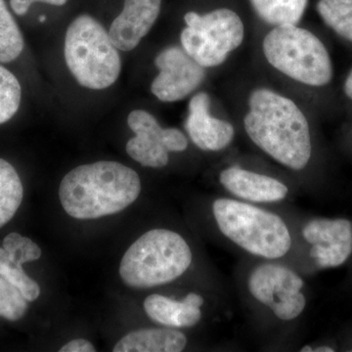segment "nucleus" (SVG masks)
Returning a JSON list of instances; mask_svg holds the SVG:
<instances>
[{
    "label": "nucleus",
    "instance_id": "f257e3e1",
    "mask_svg": "<svg viewBox=\"0 0 352 352\" xmlns=\"http://www.w3.org/2000/svg\"><path fill=\"white\" fill-rule=\"evenodd\" d=\"M244 126L258 148L278 163L302 170L309 163L312 144L309 124L291 99L266 88L254 90Z\"/></svg>",
    "mask_w": 352,
    "mask_h": 352
},
{
    "label": "nucleus",
    "instance_id": "f03ea898",
    "mask_svg": "<svg viewBox=\"0 0 352 352\" xmlns=\"http://www.w3.org/2000/svg\"><path fill=\"white\" fill-rule=\"evenodd\" d=\"M141 192L135 170L113 161L82 164L62 179L59 198L65 212L76 219H96L122 212Z\"/></svg>",
    "mask_w": 352,
    "mask_h": 352
},
{
    "label": "nucleus",
    "instance_id": "7ed1b4c3",
    "mask_svg": "<svg viewBox=\"0 0 352 352\" xmlns=\"http://www.w3.org/2000/svg\"><path fill=\"white\" fill-rule=\"evenodd\" d=\"M192 259L191 249L182 235L168 229H153L127 250L120 261V275L131 288H153L182 276Z\"/></svg>",
    "mask_w": 352,
    "mask_h": 352
},
{
    "label": "nucleus",
    "instance_id": "20e7f679",
    "mask_svg": "<svg viewBox=\"0 0 352 352\" xmlns=\"http://www.w3.org/2000/svg\"><path fill=\"white\" fill-rule=\"evenodd\" d=\"M212 212L220 232L249 254L274 261L291 250L288 226L276 214L227 198L215 200Z\"/></svg>",
    "mask_w": 352,
    "mask_h": 352
},
{
    "label": "nucleus",
    "instance_id": "39448f33",
    "mask_svg": "<svg viewBox=\"0 0 352 352\" xmlns=\"http://www.w3.org/2000/svg\"><path fill=\"white\" fill-rule=\"evenodd\" d=\"M64 53L67 66L83 87L105 89L119 78V51L105 28L91 16L83 14L69 24Z\"/></svg>",
    "mask_w": 352,
    "mask_h": 352
},
{
    "label": "nucleus",
    "instance_id": "423d86ee",
    "mask_svg": "<svg viewBox=\"0 0 352 352\" xmlns=\"http://www.w3.org/2000/svg\"><path fill=\"white\" fill-rule=\"evenodd\" d=\"M266 60L282 74L310 87H324L333 78L327 48L311 32L296 25L275 27L263 41Z\"/></svg>",
    "mask_w": 352,
    "mask_h": 352
},
{
    "label": "nucleus",
    "instance_id": "0eeeda50",
    "mask_svg": "<svg viewBox=\"0 0 352 352\" xmlns=\"http://www.w3.org/2000/svg\"><path fill=\"white\" fill-rule=\"evenodd\" d=\"M184 20L187 27L180 36L182 48L204 68L223 63L244 39V24L230 9H217L205 15L191 11Z\"/></svg>",
    "mask_w": 352,
    "mask_h": 352
},
{
    "label": "nucleus",
    "instance_id": "6e6552de",
    "mask_svg": "<svg viewBox=\"0 0 352 352\" xmlns=\"http://www.w3.org/2000/svg\"><path fill=\"white\" fill-rule=\"evenodd\" d=\"M302 278L287 266L263 263L254 268L248 279V289L254 300L270 308L280 320L300 317L307 307L302 293Z\"/></svg>",
    "mask_w": 352,
    "mask_h": 352
},
{
    "label": "nucleus",
    "instance_id": "1a4fd4ad",
    "mask_svg": "<svg viewBox=\"0 0 352 352\" xmlns=\"http://www.w3.org/2000/svg\"><path fill=\"white\" fill-rule=\"evenodd\" d=\"M155 64L160 74L152 82L151 91L163 102L186 98L205 80V68L178 46L162 50Z\"/></svg>",
    "mask_w": 352,
    "mask_h": 352
},
{
    "label": "nucleus",
    "instance_id": "9d476101",
    "mask_svg": "<svg viewBox=\"0 0 352 352\" xmlns=\"http://www.w3.org/2000/svg\"><path fill=\"white\" fill-rule=\"evenodd\" d=\"M302 236L311 245L310 256L319 267H338L352 254V223L346 219L310 220Z\"/></svg>",
    "mask_w": 352,
    "mask_h": 352
},
{
    "label": "nucleus",
    "instance_id": "9b49d317",
    "mask_svg": "<svg viewBox=\"0 0 352 352\" xmlns=\"http://www.w3.org/2000/svg\"><path fill=\"white\" fill-rule=\"evenodd\" d=\"M127 124L135 136L126 144V153L134 161L149 168H164L168 164V151L164 146V129L152 113L132 111Z\"/></svg>",
    "mask_w": 352,
    "mask_h": 352
},
{
    "label": "nucleus",
    "instance_id": "f8f14e48",
    "mask_svg": "<svg viewBox=\"0 0 352 352\" xmlns=\"http://www.w3.org/2000/svg\"><path fill=\"white\" fill-rule=\"evenodd\" d=\"M210 96L206 92L192 97L185 126L197 147L217 152L232 142L235 131L232 124L210 115Z\"/></svg>",
    "mask_w": 352,
    "mask_h": 352
},
{
    "label": "nucleus",
    "instance_id": "ddd939ff",
    "mask_svg": "<svg viewBox=\"0 0 352 352\" xmlns=\"http://www.w3.org/2000/svg\"><path fill=\"white\" fill-rule=\"evenodd\" d=\"M161 6L162 0H124L122 12L113 20L109 31L116 47L134 50L156 23Z\"/></svg>",
    "mask_w": 352,
    "mask_h": 352
},
{
    "label": "nucleus",
    "instance_id": "4468645a",
    "mask_svg": "<svg viewBox=\"0 0 352 352\" xmlns=\"http://www.w3.org/2000/svg\"><path fill=\"white\" fill-rule=\"evenodd\" d=\"M219 182L234 196L252 203H276L289 194L288 187L276 178L238 166L222 170Z\"/></svg>",
    "mask_w": 352,
    "mask_h": 352
},
{
    "label": "nucleus",
    "instance_id": "2eb2a0df",
    "mask_svg": "<svg viewBox=\"0 0 352 352\" xmlns=\"http://www.w3.org/2000/svg\"><path fill=\"white\" fill-rule=\"evenodd\" d=\"M204 302L203 296L196 293H190L182 302L155 294L146 298L144 309L152 320L166 327L188 328L200 322Z\"/></svg>",
    "mask_w": 352,
    "mask_h": 352
},
{
    "label": "nucleus",
    "instance_id": "dca6fc26",
    "mask_svg": "<svg viewBox=\"0 0 352 352\" xmlns=\"http://www.w3.org/2000/svg\"><path fill=\"white\" fill-rule=\"evenodd\" d=\"M187 338L170 328L141 329L127 333L113 347V352H179Z\"/></svg>",
    "mask_w": 352,
    "mask_h": 352
},
{
    "label": "nucleus",
    "instance_id": "f3484780",
    "mask_svg": "<svg viewBox=\"0 0 352 352\" xmlns=\"http://www.w3.org/2000/svg\"><path fill=\"white\" fill-rule=\"evenodd\" d=\"M259 18L267 24L296 25L302 19L308 0H250Z\"/></svg>",
    "mask_w": 352,
    "mask_h": 352
},
{
    "label": "nucleus",
    "instance_id": "a211bd4d",
    "mask_svg": "<svg viewBox=\"0 0 352 352\" xmlns=\"http://www.w3.org/2000/svg\"><path fill=\"white\" fill-rule=\"evenodd\" d=\"M24 197V188L15 168L0 159V228L17 212Z\"/></svg>",
    "mask_w": 352,
    "mask_h": 352
},
{
    "label": "nucleus",
    "instance_id": "6ab92c4d",
    "mask_svg": "<svg viewBox=\"0 0 352 352\" xmlns=\"http://www.w3.org/2000/svg\"><path fill=\"white\" fill-rule=\"evenodd\" d=\"M24 46L19 25L7 8L6 1L0 0V62L10 63L17 59Z\"/></svg>",
    "mask_w": 352,
    "mask_h": 352
},
{
    "label": "nucleus",
    "instance_id": "aec40b11",
    "mask_svg": "<svg viewBox=\"0 0 352 352\" xmlns=\"http://www.w3.org/2000/svg\"><path fill=\"white\" fill-rule=\"evenodd\" d=\"M317 12L329 28L352 43V0H319Z\"/></svg>",
    "mask_w": 352,
    "mask_h": 352
},
{
    "label": "nucleus",
    "instance_id": "412c9836",
    "mask_svg": "<svg viewBox=\"0 0 352 352\" xmlns=\"http://www.w3.org/2000/svg\"><path fill=\"white\" fill-rule=\"evenodd\" d=\"M0 276L17 287L28 302H34L41 295L38 284L25 274L22 264L13 261L3 248H0Z\"/></svg>",
    "mask_w": 352,
    "mask_h": 352
},
{
    "label": "nucleus",
    "instance_id": "4be33fe9",
    "mask_svg": "<svg viewBox=\"0 0 352 352\" xmlns=\"http://www.w3.org/2000/svg\"><path fill=\"white\" fill-rule=\"evenodd\" d=\"M22 88L19 80L0 65V124L12 119L19 110Z\"/></svg>",
    "mask_w": 352,
    "mask_h": 352
},
{
    "label": "nucleus",
    "instance_id": "5701e85b",
    "mask_svg": "<svg viewBox=\"0 0 352 352\" xmlns=\"http://www.w3.org/2000/svg\"><path fill=\"white\" fill-rule=\"evenodd\" d=\"M27 310L28 300L20 289L0 276V317L17 321L24 316Z\"/></svg>",
    "mask_w": 352,
    "mask_h": 352
},
{
    "label": "nucleus",
    "instance_id": "b1692460",
    "mask_svg": "<svg viewBox=\"0 0 352 352\" xmlns=\"http://www.w3.org/2000/svg\"><path fill=\"white\" fill-rule=\"evenodd\" d=\"M3 249L13 261L21 264L38 261L41 256V248L19 233L8 234L3 240Z\"/></svg>",
    "mask_w": 352,
    "mask_h": 352
},
{
    "label": "nucleus",
    "instance_id": "393cba45",
    "mask_svg": "<svg viewBox=\"0 0 352 352\" xmlns=\"http://www.w3.org/2000/svg\"><path fill=\"white\" fill-rule=\"evenodd\" d=\"M164 146L170 152H183L188 147L186 136L177 129H164Z\"/></svg>",
    "mask_w": 352,
    "mask_h": 352
},
{
    "label": "nucleus",
    "instance_id": "a878e982",
    "mask_svg": "<svg viewBox=\"0 0 352 352\" xmlns=\"http://www.w3.org/2000/svg\"><path fill=\"white\" fill-rule=\"evenodd\" d=\"M34 2H43L50 6H63L68 0H10V6L14 13L18 16H24Z\"/></svg>",
    "mask_w": 352,
    "mask_h": 352
},
{
    "label": "nucleus",
    "instance_id": "bb28decb",
    "mask_svg": "<svg viewBox=\"0 0 352 352\" xmlns=\"http://www.w3.org/2000/svg\"><path fill=\"white\" fill-rule=\"evenodd\" d=\"M60 352H95L96 349L87 340H74L60 349Z\"/></svg>",
    "mask_w": 352,
    "mask_h": 352
},
{
    "label": "nucleus",
    "instance_id": "cd10ccee",
    "mask_svg": "<svg viewBox=\"0 0 352 352\" xmlns=\"http://www.w3.org/2000/svg\"><path fill=\"white\" fill-rule=\"evenodd\" d=\"M344 90L346 96L352 100V69L347 76L346 82H344Z\"/></svg>",
    "mask_w": 352,
    "mask_h": 352
},
{
    "label": "nucleus",
    "instance_id": "c85d7f7f",
    "mask_svg": "<svg viewBox=\"0 0 352 352\" xmlns=\"http://www.w3.org/2000/svg\"><path fill=\"white\" fill-rule=\"evenodd\" d=\"M333 349L330 346H318L314 347V351L312 352H333Z\"/></svg>",
    "mask_w": 352,
    "mask_h": 352
},
{
    "label": "nucleus",
    "instance_id": "c756f323",
    "mask_svg": "<svg viewBox=\"0 0 352 352\" xmlns=\"http://www.w3.org/2000/svg\"><path fill=\"white\" fill-rule=\"evenodd\" d=\"M46 20V17L45 16L43 15V16H41V18H39V22H44V21Z\"/></svg>",
    "mask_w": 352,
    "mask_h": 352
}]
</instances>
